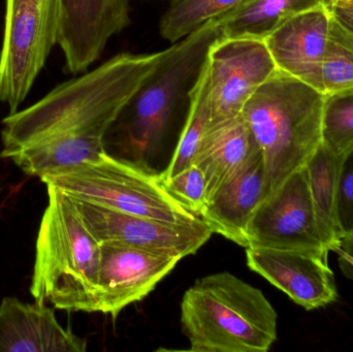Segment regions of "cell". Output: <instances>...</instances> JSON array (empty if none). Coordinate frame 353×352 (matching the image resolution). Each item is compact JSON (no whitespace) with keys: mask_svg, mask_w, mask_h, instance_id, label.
I'll use <instances>...</instances> for the list:
<instances>
[{"mask_svg":"<svg viewBox=\"0 0 353 352\" xmlns=\"http://www.w3.org/2000/svg\"><path fill=\"white\" fill-rule=\"evenodd\" d=\"M170 1H171V3H172V2H175V1H176V0H170Z\"/></svg>","mask_w":353,"mask_h":352,"instance_id":"29","label":"cell"},{"mask_svg":"<svg viewBox=\"0 0 353 352\" xmlns=\"http://www.w3.org/2000/svg\"><path fill=\"white\" fill-rule=\"evenodd\" d=\"M335 252L339 256L340 266L344 274H350L353 271V237L342 240L341 245Z\"/></svg>","mask_w":353,"mask_h":352,"instance_id":"26","label":"cell"},{"mask_svg":"<svg viewBox=\"0 0 353 352\" xmlns=\"http://www.w3.org/2000/svg\"><path fill=\"white\" fill-rule=\"evenodd\" d=\"M277 70L263 39H218L205 63L209 127L240 116L248 99Z\"/></svg>","mask_w":353,"mask_h":352,"instance_id":"8","label":"cell"},{"mask_svg":"<svg viewBox=\"0 0 353 352\" xmlns=\"http://www.w3.org/2000/svg\"><path fill=\"white\" fill-rule=\"evenodd\" d=\"M49 203L37 234L30 293L58 309L97 312L101 244L85 227L74 202L47 185Z\"/></svg>","mask_w":353,"mask_h":352,"instance_id":"4","label":"cell"},{"mask_svg":"<svg viewBox=\"0 0 353 352\" xmlns=\"http://www.w3.org/2000/svg\"><path fill=\"white\" fill-rule=\"evenodd\" d=\"M59 6L58 45L72 74L86 72L130 24L128 0H59Z\"/></svg>","mask_w":353,"mask_h":352,"instance_id":"12","label":"cell"},{"mask_svg":"<svg viewBox=\"0 0 353 352\" xmlns=\"http://www.w3.org/2000/svg\"><path fill=\"white\" fill-rule=\"evenodd\" d=\"M59 0H6L0 51V101L19 111L59 33Z\"/></svg>","mask_w":353,"mask_h":352,"instance_id":"7","label":"cell"},{"mask_svg":"<svg viewBox=\"0 0 353 352\" xmlns=\"http://www.w3.org/2000/svg\"><path fill=\"white\" fill-rule=\"evenodd\" d=\"M330 10L344 26L353 31V8H332Z\"/></svg>","mask_w":353,"mask_h":352,"instance_id":"27","label":"cell"},{"mask_svg":"<svg viewBox=\"0 0 353 352\" xmlns=\"http://www.w3.org/2000/svg\"><path fill=\"white\" fill-rule=\"evenodd\" d=\"M165 53L117 54L8 114L2 121L0 158L39 178L94 161L105 151L108 132Z\"/></svg>","mask_w":353,"mask_h":352,"instance_id":"1","label":"cell"},{"mask_svg":"<svg viewBox=\"0 0 353 352\" xmlns=\"http://www.w3.org/2000/svg\"><path fill=\"white\" fill-rule=\"evenodd\" d=\"M87 343L46 304L6 297L0 303V352H84Z\"/></svg>","mask_w":353,"mask_h":352,"instance_id":"16","label":"cell"},{"mask_svg":"<svg viewBox=\"0 0 353 352\" xmlns=\"http://www.w3.org/2000/svg\"><path fill=\"white\" fill-rule=\"evenodd\" d=\"M321 145L336 155L353 147V88L325 95Z\"/></svg>","mask_w":353,"mask_h":352,"instance_id":"23","label":"cell"},{"mask_svg":"<svg viewBox=\"0 0 353 352\" xmlns=\"http://www.w3.org/2000/svg\"><path fill=\"white\" fill-rule=\"evenodd\" d=\"M321 80L325 94L353 88V31L332 12Z\"/></svg>","mask_w":353,"mask_h":352,"instance_id":"22","label":"cell"},{"mask_svg":"<svg viewBox=\"0 0 353 352\" xmlns=\"http://www.w3.org/2000/svg\"><path fill=\"white\" fill-rule=\"evenodd\" d=\"M330 23V8L321 4L292 17L263 39L278 70L321 93V63Z\"/></svg>","mask_w":353,"mask_h":352,"instance_id":"14","label":"cell"},{"mask_svg":"<svg viewBox=\"0 0 353 352\" xmlns=\"http://www.w3.org/2000/svg\"><path fill=\"white\" fill-rule=\"evenodd\" d=\"M278 316L263 291L228 272L199 278L181 302V327L193 352H267Z\"/></svg>","mask_w":353,"mask_h":352,"instance_id":"2","label":"cell"},{"mask_svg":"<svg viewBox=\"0 0 353 352\" xmlns=\"http://www.w3.org/2000/svg\"><path fill=\"white\" fill-rule=\"evenodd\" d=\"M68 198L90 203L118 212L139 215L176 225H190L201 219L171 196L161 175L142 165L101 153L86 161L41 177Z\"/></svg>","mask_w":353,"mask_h":352,"instance_id":"6","label":"cell"},{"mask_svg":"<svg viewBox=\"0 0 353 352\" xmlns=\"http://www.w3.org/2000/svg\"><path fill=\"white\" fill-rule=\"evenodd\" d=\"M339 158V155L321 145L306 165L317 227L321 241L329 251H336L342 242L336 219V179Z\"/></svg>","mask_w":353,"mask_h":352,"instance_id":"19","label":"cell"},{"mask_svg":"<svg viewBox=\"0 0 353 352\" xmlns=\"http://www.w3.org/2000/svg\"><path fill=\"white\" fill-rule=\"evenodd\" d=\"M325 95L278 70L243 107L263 155L270 194L306 167L321 147Z\"/></svg>","mask_w":353,"mask_h":352,"instance_id":"3","label":"cell"},{"mask_svg":"<svg viewBox=\"0 0 353 352\" xmlns=\"http://www.w3.org/2000/svg\"><path fill=\"white\" fill-rule=\"evenodd\" d=\"M70 200L85 227L99 244H121L178 256L182 260L196 253L213 235L203 220L176 225Z\"/></svg>","mask_w":353,"mask_h":352,"instance_id":"10","label":"cell"},{"mask_svg":"<svg viewBox=\"0 0 353 352\" xmlns=\"http://www.w3.org/2000/svg\"><path fill=\"white\" fill-rule=\"evenodd\" d=\"M270 188L261 150L232 179L208 200L201 219L222 237L241 247H248L247 229Z\"/></svg>","mask_w":353,"mask_h":352,"instance_id":"15","label":"cell"},{"mask_svg":"<svg viewBox=\"0 0 353 352\" xmlns=\"http://www.w3.org/2000/svg\"><path fill=\"white\" fill-rule=\"evenodd\" d=\"M259 151L242 115L208 127L194 161L207 180L208 200L240 173Z\"/></svg>","mask_w":353,"mask_h":352,"instance_id":"17","label":"cell"},{"mask_svg":"<svg viewBox=\"0 0 353 352\" xmlns=\"http://www.w3.org/2000/svg\"><path fill=\"white\" fill-rule=\"evenodd\" d=\"M244 0H176L161 17L159 33L170 43L184 39L201 25L234 10Z\"/></svg>","mask_w":353,"mask_h":352,"instance_id":"21","label":"cell"},{"mask_svg":"<svg viewBox=\"0 0 353 352\" xmlns=\"http://www.w3.org/2000/svg\"><path fill=\"white\" fill-rule=\"evenodd\" d=\"M336 219L342 240L353 237V147L340 155L336 179Z\"/></svg>","mask_w":353,"mask_h":352,"instance_id":"25","label":"cell"},{"mask_svg":"<svg viewBox=\"0 0 353 352\" xmlns=\"http://www.w3.org/2000/svg\"><path fill=\"white\" fill-rule=\"evenodd\" d=\"M210 111L205 65L199 82L191 92L186 121L183 126L175 152L167 169L159 174L163 182L194 163L201 140L209 127Z\"/></svg>","mask_w":353,"mask_h":352,"instance_id":"20","label":"cell"},{"mask_svg":"<svg viewBox=\"0 0 353 352\" xmlns=\"http://www.w3.org/2000/svg\"><path fill=\"white\" fill-rule=\"evenodd\" d=\"M325 4V0H244L218 17L221 37L265 39L292 17Z\"/></svg>","mask_w":353,"mask_h":352,"instance_id":"18","label":"cell"},{"mask_svg":"<svg viewBox=\"0 0 353 352\" xmlns=\"http://www.w3.org/2000/svg\"><path fill=\"white\" fill-rule=\"evenodd\" d=\"M248 247L309 252L329 258L317 227L306 167L294 172L255 211ZM247 247V248H248Z\"/></svg>","mask_w":353,"mask_h":352,"instance_id":"9","label":"cell"},{"mask_svg":"<svg viewBox=\"0 0 353 352\" xmlns=\"http://www.w3.org/2000/svg\"><path fill=\"white\" fill-rule=\"evenodd\" d=\"M221 37L217 19L165 49L163 59L143 83L118 119L125 142L143 161L161 145L176 112L190 103L213 43Z\"/></svg>","mask_w":353,"mask_h":352,"instance_id":"5","label":"cell"},{"mask_svg":"<svg viewBox=\"0 0 353 352\" xmlns=\"http://www.w3.org/2000/svg\"><path fill=\"white\" fill-rule=\"evenodd\" d=\"M247 266L304 309H319L339 299L329 258L292 250L246 248Z\"/></svg>","mask_w":353,"mask_h":352,"instance_id":"13","label":"cell"},{"mask_svg":"<svg viewBox=\"0 0 353 352\" xmlns=\"http://www.w3.org/2000/svg\"><path fill=\"white\" fill-rule=\"evenodd\" d=\"M163 184L173 198L201 218L207 206L208 190L205 174L199 165L193 163Z\"/></svg>","mask_w":353,"mask_h":352,"instance_id":"24","label":"cell"},{"mask_svg":"<svg viewBox=\"0 0 353 352\" xmlns=\"http://www.w3.org/2000/svg\"><path fill=\"white\" fill-rule=\"evenodd\" d=\"M325 4L332 8H353V0H325Z\"/></svg>","mask_w":353,"mask_h":352,"instance_id":"28","label":"cell"},{"mask_svg":"<svg viewBox=\"0 0 353 352\" xmlns=\"http://www.w3.org/2000/svg\"><path fill=\"white\" fill-rule=\"evenodd\" d=\"M180 260L178 256L132 246L101 244L97 312L116 318L154 291Z\"/></svg>","mask_w":353,"mask_h":352,"instance_id":"11","label":"cell"}]
</instances>
